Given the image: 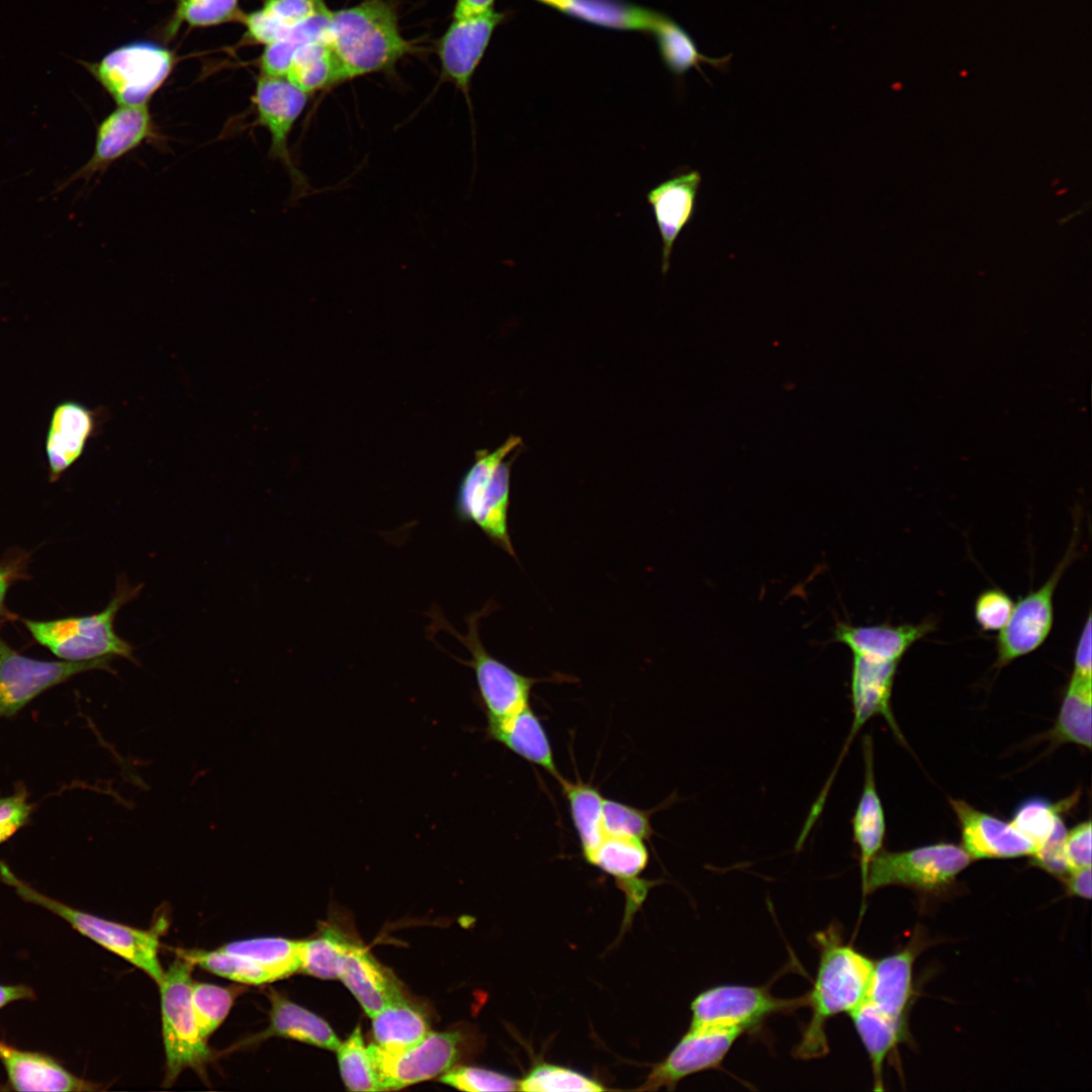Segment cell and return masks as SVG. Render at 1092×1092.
<instances>
[{"mask_svg":"<svg viewBox=\"0 0 1092 1092\" xmlns=\"http://www.w3.org/2000/svg\"><path fill=\"white\" fill-rule=\"evenodd\" d=\"M342 84L369 74L389 72L418 51L400 32L395 5L389 0H362L331 10L328 39Z\"/></svg>","mask_w":1092,"mask_h":1092,"instance_id":"obj_1","label":"cell"},{"mask_svg":"<svg viewBox=\"0 0 1092 1092\" xmlns=\"http://www.w3.org/2000/svg\"><path fill=\"white\" fill-rule=\"evenodd\" d=\"M819 966L812 991L807 996L811 1018L797 1054L815 1058L827 1051L826 1022L840 1013H850L867 1000L874 962L847 944L833 927L817 933Z\"/></svg>","mask_w":1092,"mask_h":1092,"instance_id":"obj_2","label":"cell"},{"mask_svg":"<svg viewBox=\"0 0 1092 1092\" xmlns=\"http://www.w3.org/2000/svg\"><path fill=\"white\" fill-rule=\"evenodd\" d=\"M522 446L520 437L511 436L492 451H476L459 482L454 504L460 522L478 527L491 543L514 558L508 522L511 470Z\"/></svg>","mask_w":1092,"mask_h":1092,"instance_id":"obj_3","label":"cell"},{"mask_svg":"<svg viewBox=\"0 0 1092 1092\" xmlns=\"http://www.w3.org/2000/svg\"><path fill=\"white\" fill-rule=\"evenodd\" d=\"M143 583L130 585L120 576L114 595L98 613L48 621L22 620L27 631L58 658L72 662L112 661L115 657L134 663L133 646L117 635L114 620L119 610L134 600Z\"/></svg>","mask_w":1092,"mask_h":1092,"instance_id":"obj_4","label":"cell"},{"mask_svg":"<svg viewBox=\"0 0 1092 1092\" xmlns=\"http://www.w3.org/2000/svg\"><path fill=\"white\" fill-rule=\"evenodd\" d=\"M0 881L12 887L23 901L59 916L83 936L141 969L158 985L162 981L164 970L158 958L161 928L139 929L73 908L39 893L17 878L3 861H0Z\"/></svg>","mask_w":1092,"mask_h":1092,"instance_id":"obj_5","label":"cell"},{"mask_svg":"<svg viewBox=\"0 0 1092 1092\" xmlns=\"http://www.w3.org/2000/svg\"><path fill=\"white\" fill-rule=\"evenodd\" d=\"M194 965L178 956L159 984L162 1032L166 1055L164 1084L170 1086L186 1069L204 1074L211 1052L199 1031L191 1004Z\"/></svg>","mask_w":1092,"mask_h":1092,"instance_id":"obj_6","label":"cell"},{"mask_svg":"<svg viewBox=\"0 0 1092 1092\" xmlns=\"http://www.w3.org/2000/svg\"><path fill=\"white\" fill-rule=\"evenodd\" d=\"M492 610L493 604L489 602L479 612L468 616L466 634H460L453 628L437 609H433L430 613L432 626L436 630L450 633L470 653L469 660L458 659V661L473 670L478 696L487 721L505 718L530 705L533 687L543 681L541 678L519 673L485 649L479 637V620Z\"/></svg>","mask_w":1092,"mask_h":1092,"instance_id":"obj_7","label":"cell"},{"mask_svg":"<svg viewBox=\"0 0 1092 1092\" xmlns=\"http://www.w3.org/2000/svg\"><path fill=\"white\" fill-rule=\"evenodd\" d=\"M963 846L940 842L903 851L881 849L870 862L863 896L898 885L928 893L950 886L972 861Z\"/></svg>","mask_w":1092,"mask_h":1092,"instance_id":"obj_8","label":"cell"},{"mask_svg":"<svg viewBox=\"0 0 1092 1092\" xmlns=\"http://www.w3.org/2000/svg\"><path fill=\"white\" fill-rule=\"evenodd\" d=\"M83 64L117 105H145L170 76L174 56L161 46L141 41Z\"/></svg>","mask_w":1092,"mask_h":1092,"instance_id":"obj_9","label":"cell"},{"mask_svg":"<svg viewBox=\"0 0 1092 1092\" xmlns=\"http://www.w3.org/2000/svg\"><path fill=\"white\" fill-rule=\"evenodd\" d=\"M308 97L286 77L262 73L252 96L256 124L264 127L270 138L268 156L279 162L286 171L294 198H301L310 189L307 178L292 158L289 146L291 132Z\"/></svg>","mask_w":1092,"mask_h":1092,"instance_id":"obj_10","label":"cell"},{"mask_svg":"<svg viewBox=\"0 0 1092 1092\" xmlns=\"http://www.w3.org/2000/svg\"><path fill=\"white\" fill-rule=\"evenodd\" d=\"M100 669L112 671L110 661H48L27 657L0 636V718L16 715L46 691L72 676Z\"/></svg>","mask_w":1092,"mask_h":1092,"instance_id":"obj_11","label":"cell"},{"mask_svg":"<svg viewBox=\"0 0 1092 1092\" xmlns=\"http://www.w3.org/2000/svg\"><path fill=\"white\" fill-rule=\"evenodd\" d=\"M1076 551L1077 540L1074 539L1048 580L1014 604L1009 621L997 636L996 667L1001 668L1035 651L1044 643L1054 624V595L1057 585L1075 558Z\"/></svg>","mask_w":1092,"mask_h":1092,"instance_id":"obj_12","label":"cell"},{"mask_svg":"<svg viewBox=\"0 0 1092 1092\" xmlns=\"http://www.w3.org/2000/svg\"><path fill=\"white\" fill-rule=\"evenodd\" d=\"M807 1004V996L775 997L765 987L721 985L705 990L692 1002L690 1026L751 1028L771 1014Z\"/></svg>","mask_w":1092,"mask_h":1092,"instance_id":"obj_13","label":"cell"},{"mask_svg":"<svg viewBox=\"0 0 1092 1092\" xmlns=\"http://www.w3.org/2000/svg\"><path fill=\"white\" fill-rule=\"evenodd\" d=\"M459 1042L458 1032L429 1031L417 1043L398 1051L369 1044L368 1054L380 1091L397 1090L442 1076L455 1063Z\"/></svg>","mask_w":1092,"mask_h":1092,"instance_id":"obj_14","label":"cell"},{"mask_svg":"<svg viewBox=\"0 0 1092 1092\" xmlns=\"http://www.w3.org/2000/svg\"><path fill=\"white\" fill-rule=\"evenodd\" d=\"M742 1032L732 1027L690 1026L664 1060L652 1068L638 1090H671L692 1074L719 1067Z\"/></svg>","mask_w":1092,"mask_h":1092,"instance_id":"obj_15","label":"cell"},{"mask_svg":"<svg viewBox=\"0 0 1092 1092\" xmlns=\"http://www.w3.org/2000/svg\"><path fill=\"white\" fill-rule=\"evenodd\" d=\"M507 17L506 12L488 10L484 13L452 18L437 46L442 76L462 92L469 106L470 84L482 60L494 29Z\"/></svg>","mask_w":1092,"mask_h":1092,"instance_id":"obj_16","label":"cell"},{"mask_svg":"<svg viewBox=\"0 0 1092 1092\" xmlns=\"http://www.w3.org/2000/svg\"><path fill=\"white\" fill-rule=\"evenodd\" d=\"M156 138L157 132L148 104L117 105L98 124L90 159L70 176L60 189L77 180L89 181L146 141Z\"/></svg>","mask_w":1092,"mask_h":1092,"instance_id":"obj_17","label":"cell"},{"mask_svg":"<svg viewBox=\"0 0 1092 1092\" xmlns=\"http://www.w3.org/2000/svg\"><path fill=\"white\" fill-rule=\"evenodd\" d=\"M949 803L960 824L962 846L972 858H1012L1035 852L1036 844L1012 822L982 812L964 800L950 799Z\"/></svg>","mask_w":1092,"mask_h":1092,"instance_id":"obj_18","label":"cell"},{"mask_svg":"<svg viewBox=\"0 0 1092 1092\" xmlns=\"http://www.w3.org/2000/svg\"><path fill=\"white\" fill-rule=\"evenodd\" d=\"M898 665L899 661L880 660L853 654L850 679L853 721L839 760L832 770L833 775L836 774L851 741L872 717L882 715L893 731L899 734L891 710V695Z\"/></svg>","mask_w":1092,"mask_h":1092,"instance_id":"obj_19","label":"cell"},{"mask_svg":"<svg viewBox=\"0 0 1092 1092\" xmlns=\"http://www.w3.org/2000/svg\"><path fill=\"white\" fill-rule=\"evenodd\" d=\"M702 175L697 170L679 169L651 188L646 199L661 239V272L666 274L674 244L696 212Z\"/></svg>","mask_w":1092,"mask_h":1092,"instance_id":"obj_20","label":"cell"},{"mask_svg":"<svg viewBox=\"0 0 1092 1092\" xmlns=\"http://www.w3.org/2000/svg\"><path fill=\"white\" fill-rule=\"evenodd\" d=\"M0 1062L6 1073L4 1090L11 1091H95L99 1084L69 1071L58 1059L22 1050L0 1041Z\"/></svg>","mask_w":1092,"mask_h":1092,"instance_id":"obj_21","label":"cell"},{"mask_svg":"<svg viewBox=\"0 0 1092 1092\" xmlns=\"http://www.w3.org/2000/svg\"><path fill=\"white\" fill-rule=\"evenodd\" d=\"M97 423V413L78 401L64 400L55 406L44 443L52 482L79 460Z\"/></svg>","mask_w":1092,"mask_h":1092,"instance_id":"obj_22","label":"cell"},{"mask_svg":"<svg viewBox=\"0 0 1092 1092\" xmlns=\"http://www.w3.org/2000/svg\"><path fill=\"white\" fill-rule=\"evenodd\" d=\"M341 979L371 1017L383 1007L402 999L397 981L362 946L347 940L340 957Z\"/></svg>","mask_w":1092,"mask_h":1092,"instance_id":"obj_23","label":"cell"},{"mask_svg":"<svg viewBox=\"0 0 1092 1092\" xmlns=\"http://www.w3.org/2000/svg\"><path fill=\"white\" fill-rule=\"evenodd\" d=\"M585 860L615 878L626 894L630 912L641 905L649 888L654 885L640 878L649 860L643 840L606 835Z\"/></svg>","mask_w":1092,"mask_h":1092,"instance_id":"obj_24","label":"cell"},{"mask_svg":"<svg viewBox=\"0 0 1092 1092\" xmlns=\"http://www.w3.org/2000/svg\"><path fill=\"white\" fill-rule=\"evenodd\" d=\"M934 629L932 621L919 624L853 626L838 623L833 639L850 648L852 654L890 661L901 657L917 641Z\"/></svg>","mask_w":1092,"mask_h":1092,"instance_id":"obj_25","label":"cell"},{"mask_svg":"<svg viewBox=\"0 0 1092 1092\" xmlns=\"http://www.w3.org/2000/svg\"><path fill=\"white\" fill-rule=\"evenodd\" d=\"M485 733L489 739L545 769L557 782L562 778L555 763L548 734L530 705L505 718L487 721Z\"/></svg>","mask_w":1092,"mask_h":1092,"instance_id":"obj_26","label":"cell"},{"mask_svg":"<svg viewBox=\"0 0 1092 1092\" xmlns=\"http://www.w3.org/2000/svg\"><path fill=\"white\" fill-rule=\"evenodd\" d=\"M862 750L864 784L851 820L853 838L858 848L861 885L870 862L882 849L886 833L885 814L875 782L873 740L870 735L862 738Z\"/></svg>","mask_w":1092,"mask_h":1092,"instance_id":"obj_27","label":"cell"},{"mask_svg":"<svg viewBox=\"0 0 1092 1092\" xmlns=\"http://www.w3.org/2000/svg\"><path fill=\"white\" fill-rule=\"evenodd\" d=\"M585 22L623 30L652 32L662 13L625 0H536Z\"/></svg>","mask_w":1092,"mask_h":1092,"instance_id":"obj_28","label":"cell"},{"mask_svg":"<svg viewBox=\"0 0 1092 1092\" xmlns=\"http://www.w3.org/2000/svg\"><path fill=\"white\" fill-rule=\"evenodd\" d=\"M913 946L874 963L867 1000L884 1013L904 1017L913 994Z\"/></svg>","mask_w":1092,"mask_h":1092,"instance_id":"obj_29","label":"cell"},{"mask_svg":"<svg viewBox=\"0 0 1092 1092\" xmlns=\"http://www.w3.org/2000/svg\"><path fill=\"white\" fill-rule=\"evenodd\" d=\"M268 997L271 1005L270 1023L260 1037L281 1036L322 1049H338L341 1041L323 1018L277 991L271 990Z\"/></svg>","mask_w":1092,"mask_h":1092,"instance_id":"obj_30","label":"cell"},{"mask_svg":"<svg viewBox=\"0 0 1092 1092\" xmlns=\"http://www.w3.org/2000/svg\"><path fill=\"white\" fill-rule=\"evenodd\" d=\"M871 1060L875 1089H883V1065L890 1052L906 1036L904 1017L890 1016L866 1000L849 1013Z\"/></svg>","mask_w":1092,"mask_h":1092,"instance_id":"obj_31","label":"cell"},{"mask_svg":"<svg viewBox=\"0 0 1092 1092\" xmlns=\"http://www.w3.org/2000/svg\"><path fill=\"white\" fill-rule=\"evenodd\" d=\"M657 41L661 59L674 76L680 78L695 68L701 74L702 64H708L717 70L727 69L731 56L710 58L703 55L691 34L676 21L662 14L651 32Z\"/></svg>","mask_w":1092,"mask_h":1092,"instance_id":"obj_32","label":"cell"},{"mask_svg":"<svg viewBox=\"0 0 1092 1092\" xmlns=\"http://www.w3.org/2000/svg\"><path fill=\"white\" fill-rule=\"evenodd\" d=\"M1055 744H1092V680L1071 676L1057 721L1050 732Z\"/></svg>","mask_w":1092,"mask_h":1092,"instance_id":"obj_33","label":"cell"},{"mask_svg":"<svg viewBox=\"0 0 1092 1092\" xmlns=\"http://www.w3.org/2000/svg\"><path fill=\"white\" fill-rule=\"evenodd\" d=\"M558 783L568 803L570 818L585 858L606 836L603 825L605 798L597 787L579 779L571 782L562 777Z\"/></svg>","mask_w":1092,"mask_h":1092,"instance_id":"obj_34","label":"cell"},{"mask_svg":"<svg viewBox=\"0 0 1092 1092\" xmlns=\"http://www.w3.org/2000/svg\"><path fill=\"white\" fill-rule=\"evenodd\" d=\"M371 1019L375 1044L387 1051L408 1048L430 1031L423 1013L404 998L383 1007Z\"/></svg>","mask_w":1092,"mask_h":1092,"instance_id":"obj_35","label":"cell"},{"mask_svg":"<svg viewBox=\"0 0 1092 1092\" xmlns=\"http://www.w3.org/2000/svg\"><path fill=\"white\" fill-rule=\"evenodd\" d=\"M285 77L308 96L340 85L338 62L329 42L320 40L300 48Z\"/></svg>","mask_w":1092,"mask_h":1092,"instance_id":"obj_36","label":"cell"},{"mask_svg":"<svg viewBox=\"0 0 1092 1092\" xmlns=\"http://www.w3.org/2000/svg\"><path fill=\"white\" fill-rule=\"evenodd\" d=\"M331 10L328 8L293 26L279 40L265 46L260 58L261 73L285 77L294 54L310 42L327 40Z\"/></svg>","mask_w":1092,"mask_h":1092,"instance_id":"obj_37","label":"cell"},{"mask_svg":"<svg viewBox=\"0 0 1092 1092\" xmlns=\"http://www.w3.org/2000/svg\"><path fill=\"white\" fill-rule=\"evenodd\" d=\"M300 943L282 937H259L233 941L219 949L257 962L279 980L299 971Z\"/></svg>","mask_w":1092,"mask_h":1092,"instance_id":"obj_38","label":"cell"},{"mask_svg":"<svg viewBox=\"0 0 1092 1092\" xmlns=\"http://www.w3.org/2000/svg\"><path fill=\"white\" fill-rule=\"evenodd\" d=\"M176 952L194 966L242 984L262 985L276 981L273 975L257 962L219 948L215 950L176 949Z\"/></svg>","mask_w":1092,"mask_h":1092,"instance_id":"obj_39","label":"cell"},{"mask_svg":"<svg viewBox=\"0 0 1092 1092\" xmlns=\"http://www.w3.org/2000/svg\"><path fill=\"white\" fill-rule=\"evenodd\" d=\"M240 989L192 982L191 1004L199 1031L204 1039L217 1029L228 1016Z\"/></svg>","mask_w":1092,"mask_h":1092,"instance_id":"obj_40","label":"cell"},{"mask_svg":"<svg viewBox=\"0 0 1092 1092\" xmlns=\"http://www.w3.org/2000/svg\"><path fill=\"white\" fill-rule=\"evenodd\" d=\"M337 1051L342 1080L351 1091H380L374 1069L359 1027L341 1041Z\"/></svg>","mask_w":1092,"mask_h":1092,"instance_id":"obj_41","label":"cell"},{"mask_svg":"<svg viewBox=\"0 0 1092 1092\" xmlns=\"http://www.w3.org/2000/svg\"><path fill=\"white\" fill-rule=\"evenodd\" d=\"M347 940L333 928L315 938L302 940L299 971L320 979H338L339 961Z\"/></svg>","mask_w":1092,"mask_h":1092,"instance_id":"obj_42","label":"cell"},{"mask_svg":"<svg viewBox=\"0 0 1092 1092\" xmlns=\"http://www.w3.org/2000/svg\"><path fill=\"white\" fill-rule=\"evenodd\" d=\"M1077 801L1076 795L1057 804L1043 799L1033 798L1019 805L1013 815L1012 823L1036 846L1044 842L1062 820L1061 812Z\"/></svg>","mask_w":1092,"mask_h":1092,"instance_id":"obj_43","label":"cell"},{"mask_svg":"<svg viewBox=\"0 0 1092 1092\" xmlns=\"http://www.w3.org/2000/svg\"><path fill=\"white\" fill-rule=\"evenodd\" d=\"M518 1090L598 1092L605 1091L606 1088L596 1080L569 1068L552 1064H540L534 1067L522 1080L518 1081Z\"/></svg>","mask_w":1092,"mask_h":1092,"instance_id":"obj_44","label":"cell"},{"mask_svg":"<svg viewBox=\"0 0 1092 1092\" xmlns=\"http://www.w3.org/2000/svg\"><path fill=\"white\" fill-rule=\"evenodd\" d=\"M241 16L239 0H178L168 33H174L182 23L205 27L240 19Z\"/></svg>","mask_w":1092,"mask_h":1092,"instance_id":"obj_45","label":"cell"},{"mask_svg":"<svg viewBox=\"0 0 1092 1092\" xmlns=\"http://www.w3.org/2000/svg\"><path fill=\"white\" fill-rule=\"evenodd\" d=\"M603 825L606 835L644 841L653 834L648 811L612 799H604Z\"/></svg>","mask_w":1092,"mask_h":1092,"instance_id":"obj_46","label":"cell"},{"mask_svg":"<svg viewBox=\"0 0 1092 1092\" xmlns=\"http://www.w3.org/2000/svg\"><path fill=\"white\" fill-rule=\"evenodd\" d=\"M446 1085L462 1091H515L518 1081L495 1071L476 1067L450 1069L440 1079Z\"/></svg>","mask_w":1092,"mask_h":1092,"instance_id":"obj_47","label":"cell"},{"mask_svg":"<svg viewBox=\"0 0 1092 1092\" xmlns=\"http://www.w3.org/2000/svg\"><path fill=\"white\" fill-rule=\"evenodd\" d=\"M1014 603L1000 588L986 589L976 600L975 619L983 631H1000L1009 621Z\"/></svg>","mask_w":1092,"mask_h":1092,"instance_id":"obj_48","label":"cell"},{"mask_svg":"<svg viewBox=\"0 0 1092 1092\" xmlns=\"http://www.w3.org/2000/svg\"><path fill=\"white\" fill-rule=\"evenodd\" d=\"M33 805L23 785H17L12 795L0 798V844L10 839L30 821Z\"/></svg>","mask_w":1092,"mask_h":1092,"instance_id":"obj_49","label":"cell"},{"mask_svg":"<svg viewBox=\"0 0 1092 1092\" xmlns=\"http://www.w3.org/2000/svg\"><path fill=\"white\" fill-rule=\"evenodd\" d=\"M261 9L285 29L328 9L324 0H264Z\"/></svg>","mask_w":1092,"mask_h":1092,"instance_id":"obj_50","label":"cell"},{"mask_svg":"<svg viewBox=\"0 0 1092 1092\" xmlns=\"http://www.w3.org/2000/svg\"><path fill=\"white\" fill-rule=\"evenodd\" d=\"M1066 834L1065 824L1060 820L1050 837L1037 846L1031 856L1036 867L1061 878L1070 872L1064 847Z\"/></svg>","mask_w":1092,"mask_h":1092,"instance_id":"obj_51","label":"cell"},{"mask_svg":"<svg viewBox=\"0 0 1092 1092\" xmlns=\"http://www.w3.org/2000/svg\"><path fill=\"white\" fill-rule=\"evenodd\" d=\"M1091 835L1090 819L1067 831L1064 847L1070 872L1091 867Z\"/></svg>","mask_w":1092,"mask_h":1092,"instance_id":"obj_52","label":"cell"},{"mask_svg":"<svg viewBox=\"0 0 1092 1092\" xmlns=\"http://www.w3.org/2000/svg\"><path fill=\"white\" fill-rule=\"evenodd\" d=\"M1091 615L1089 614L1086 623L1079 636L1077 647L1074 657V669L1073 676L1081 679L1092 680V660H1091Z\"/></svg>","mask_w":1092,"mask_h":1092,"instance_id":"obj_53","label":"cell"},{"mask_svg":"<svg viewBox=\"0 0 1092 1092\" xmlns=\"http://www.w3.org/2000/svg\"><path fill=\"white\" fill-rule=\"evenodd\" d=\"M23 558H14L0 563V615L10 585L23 575Z\"/></svg>","mask_w":1092,"mask_h":1092,"instance_id":"obj_54","label":"cell"},{"mask_svg":"<svg viewBox=\"0 0 1092 1092\" xmlns=\"http://www.w3.org/2000/svg\"><path fill=\"white\" fill-rule=\"evenodd\" d=\"M1064 879L1070 895L1091 898V867L1071 871Z\"/></svg>","mask_w":1092,"mask_h":1092,"instance_id":"obj_55","label":"cell"},{"mask_svg":"<svg viewBox=\"0 0 1092 1092\" xmlns=\"http://www.w3.org/2000/svg\"><path fill=\"white\" fill-rule=\"evenodd\" d=\"M35 998L36 994L30 986L25 984H0V1010L13 1002L34 1000Z\"/></svg>","mask_w":1092,"mask_h":1092,"instance_id":"obj_56","label":"cell"},{"mask_svg":"<svg viewBox=\"0 0 1092 1092\" xmlns=\"http://www.w3.org/2000/svg\"><path fill=\"white\" fill-rule=\"evenodd\" d=\"M495 0H456L452 18L478 15L493 9Z\"/></svg>","mask_w":1092,"mask_h":1092,"instance_id":"obj_57","label":"cell"},{"mask_svg":"<svg viewBox=\"0 0 1092 1092\" xmlns=\"http://www.w3.org/2000/svg\"><path fill=\"white\" fill-rule=\"evenodd\" d=\"M1 1041V1040H0Z\"/></svg>","mask_w":1092,"mask_h":1092,"instance_id":"obj_58","label":"cell"}]
</instances>
